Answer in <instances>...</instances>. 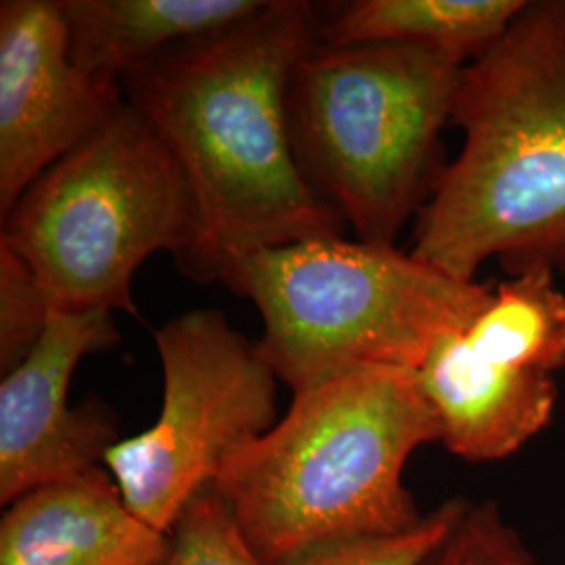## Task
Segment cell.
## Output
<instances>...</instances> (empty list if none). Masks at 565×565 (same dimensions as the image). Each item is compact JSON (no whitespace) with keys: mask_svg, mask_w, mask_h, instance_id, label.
Segmentation results:
<instances>
[{"mask_svg":"<svg viewBox=\"0 0 565 565\" xmlns=\"http://www.w3.org/2000/svg\"><path fill=\"white\" fill-rule=\"evenodd\" d=\"M436 443L440 424L415 371L373 369L296 394L214 488L264 564H287L417 524L404 467Z\"/></svg>","mask_w":565,"mask_h":565,"instance_id":"obj_3","label":"cell"},{"mask_svg":"<svg viewBox=\"0 0 565 565\" xmlns=\"http://www.w3.org/2000/svg\"><path fill=\"white\" fill-rule=\"evenodd\" d=\"M162 565H268L249 546L216 488L182 513Z\"/></svg>","mask_w":565,"mask_h":565,"instance_id":"obj_17","label":"cell"},{"mask_svg":"<svg viewBox=\"0 0 565 565\" xmlns=\"http://www.w3.org/2000/svg\"><path fill=\"white\" fill-rule=\"evenodd\" d=\"M463 70L415 44L319 39L296 65L287 97L296 160L359 242L394 245L434 198Z\"/></svg>","mask_w":565,"mask_h":565,"instance_id":"obj_5","label":"cell"},{"mask_svg":"<svg viewBox=\"0 0 565 565\" xmlns=\"http://www.w3.org/2000/svg\"><path fill=\"white\" fill-rule=\"evenodd\" d=\"M124 103L121 84L70 57L60 0L0 2V214L93 137Z\"/></svg>","mask_w":565,"mask_h":565,"instance_id":"obj_8","label":"cell"},{"mask_svg":"<svg viewBox=\"0 0 565 565\" xmlns=\"http://www.w3.org/2000/svg\"><path fill=\"white\" fill-rule=\"evenodd\" d=\"M527 0H356L319 25V42L415 44L471 63L499 41Z\"/></svg>","mask_w":565,"mask_h":565,"instance_id":"obj_13","label":"cell"},{"mask_svg":"<svg viewBox=\"0 0 565 565\" xmlns=\"http://www.w3.org/2000/svg\"><path fill=\"white\" fill-rule=\"evenodd\" d=\"M446 163L417 218L413 252L476 281L546 268L565 281V0H530L505 34L467 63Z\"/></svg>","mask_w":565,"mask_h":565,"instance_id":"obj_2","label":"cell"},{"mask_svg":"<svg viewBox=\"0 0 565 565\" xmlns=\"http://www.w3.org/2000/svg\"><path fill=\"white\" fill-rule=\"evenodd\" d=\"M162 408L141 434L103 459L121 499L145 524L172 534L247 446L277 425V382L260 343L221 310L198 308L156 331Z\"/></svg>","mask_w":565,"mask_h":565,"instance_id":"obj_7","label":"cell"},{"mask_svg":"<svg viewBox=\"0 0 565 565\" xmlns=\"http://www.w3.org/2000/svg\"><path fill=\"white\" fill-rule=\"evenodd\" d=\"M465 335L486 354L524 371L553 375L565 369V294L546 268L511 275Z\"/></svg>","mask_w":565,"mask_h":565,"instance_id":"obj_14","label":"cell"},{"mask_svg":"<svg viewBox=\"0 0 565 565\" xmlns=\"http://www.w3.org/2000/svg\"><path fill=\"white\" fill-rule=\"evenodd\" d=\"M55 308L126 310L149 256L189 263L200 242L193 191L151 120L124 99L102 128L42 172L2 218Z\"/></svg>","mask_w":565,"mask_h":565,"instance_id":"obj_6","label":"cell"},{"mask_svg":"<svg viewBox=\"0 0 565 565\" xmlns=\"http://www.w3.org/2000/svg\"><path fill=\"white\" fill-rule=\"evenodd\" d=\"M168 551L103 467L23 494L0 522V565H162Z\"/></svg>","mask_w":565,"mask_h":565,"instance_id":"obj_11","label":"cell"},{"mask_svg":"<svg viewBox=\"0 0 565 565\" xmlns=\"http://www.w3.org/2000/svg\"><path fill=\"white\" fill-rule=\"evenodd\" d=\"M120 342L107 310L55 308L41 342L0 384V503L102 467L118 443L97 403L72 408L70 384L86 354Z\"/></svg>","mask_w":565,"mask_h":565,"instance_id":"obj_9","label":"cell"},{"mask_svg":"<svg viewBox=\"0 0 565 565\" xmlns=\"http://www.w3.org/2000/svg\"><path fill=\"white\" fill-rule=\"evenodd\" d=\"M319 39L312 4L273 0L256 20L177 49L121 81L181 163L200 242L182 266L218 281L233 258L343 237L345 223L303 179L289 132L296 65Z\"/></svg>","mask_w":565,"mask_h":565,"instance_id":"obj_1","label":"cell"},{"mask_svg":"<svg viewBox=\"0 0 565 565\" xmlns=\"http://www.w3.org/2000/svg\"><path fill=\"white\" fill-rule=\"evenodd\" d=\"M463 329L440 335L415 375L446 450L467 463H497L545 431L559 392L553 375L486 354Z\"/></svg>","mask_w":565,"mask_h":565,"instance_id":"obj_10","label":"cell"},{"mask_svg":"<svg viewBox=\"0 0 565 565\" xmlns=\"http://www.w3.org/2000/svg\"><path fill=\"white\" fill-rule=\"evenodd\" d=\"M218 281L256 303L264 359L294 396L373 369L417 371L436 340L471 323L494 291L396 245L343 237L243 254Z\"/></svg>","mask_w":565,"mask_h":565,"instance_id":"obj_4","label":"cell"},{"mask_svg":"<svg viewBox=\"0 0 565 565\" xmlns=\"http://www.w3.org/2000/svg\"><path fill=\"white\" fill-rule=\"evenodd\" d=\"M471 501L448 499L411 527L317 548L281 565H427L463 522Z\"/></svg>","mask_w":565,"mask_h":565,"instance_id":"obj_15","label":"cell"},{"mask_svg":"<svg viewBox=\"0 0 565 565\" xmlns=\"http://www.w3.org/2000/svg\"><path fill=\"white\" fill-rule=\"evenodd\" d=\"M427 565H534V555L494 501L471 503L445 546Z\"/></svg>","mask_w":565,"mask_h":565,"instance_id":"obj_18","label":"cell"},{"mask_svg":"<svg viewBox=\"0 0 565 565\" xmlns=\"http://www.w3.org/2000/svg\"><path fill=\"white\" fill-rule=\"evenodd\" d=\"M55 303L30 264L9 245L0 242V371L2 375L41 342Z\"/></svg>","mask_w":565,"mask_h":565,"instance_id":"obj_16","label":"cell"},{"mask_svg":"<svg viewBox=\"0 0 565 565\" xmlns=\"http://www.w3.org/2000/svg\"><path fill=\"white\" fill-rule=\"evenodd\" d=\"M70 57L88 76L121 81L163 55L256 20L273 0H60Z\"/></svg>","mask_w":565,"mask_h":565,"instance_id":"obj_12","label":"cell"}]
</instances>
